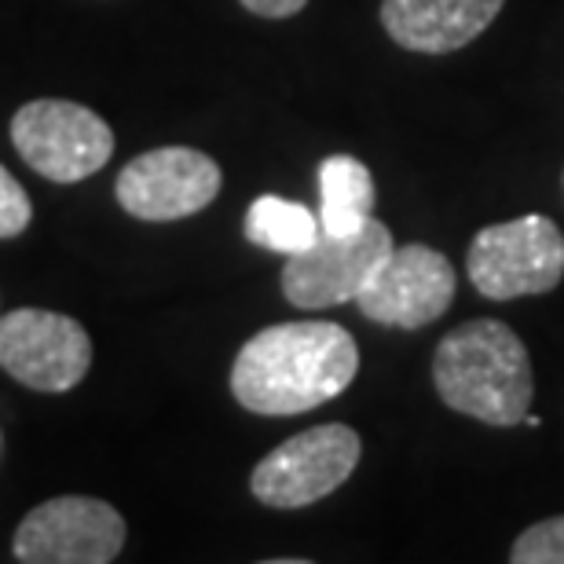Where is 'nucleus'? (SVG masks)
Listing matches in <instances>:
<instances>
[{
  "label": "nucleus",
  "mask_w": 564,
  "mask_h": 564,
  "mask_svg": "<svg viewBox=\"0 0 564 564\" xmlns=\"http://www.w3.org/2000/svg\"><path fill=\"white\" fill-rule=\"evenodd\" d=\"M451 301H455V268L444 253L422 242L392 250L356 297L367 319L400 330L436 323Z\"/></svg>",
  "instance_id": "nucleus-10"
},
{
  "label": "nucleus",
  "mask_w": 564,
  "mask_h": 564,
  "mask_svg": "<svg viewBox=\"0 0 564 564\" xmlns=\"http://www.w3.org/2000/svg\"><path fill=\"white\" fill-rule=\"evenodd\" d=\"M33 220V202L26 195V187L0 165V239H15L30 228Z\"/></svg>",
  "instance_id": "nucleus-15"
},
{
  "label": "nucleus",
  "mask_w": 564,
  "mask_h": 564,
  "mask_svg": "<svg viewBox=\"0 0 564 564\" xmlns=\"http://www.w3.org/2000/svg\"><path fill=\"white\" fill-rule=\"evenodd\" d=\"M397 250L392 231L370 217L356 235H319L308 250L286 257L282 264V293L293 308L319 312L356 301L381 261Z\"/></svg>",
  "instance_id": "nucleus-7"
},
{
  "label": "nucleus",
  "mask_w": 564,
  "mask_h": 564,
  "mask_svg": "<svg viewBox=\"0 0 564 564\" xmlns=\"http://www.w3.org/2000/svg\"><path fill=\"white\" fill-rule=\"evenodd\" d=\"M11 550L22 564H107L126 550V517L93 495H59L22 517Z\"/></svg>",
  "instance_id": "nucleus-8"
},
{
  "label": "nucleus",
  "mask_w": 564,
  "mask_h": 564,
  "mask_svg": "<svg viewBox=\"0 0 564 564\" xmlns=\"http://www.w3.org/2000/svg\"><path fill=\"white\" fill-rule=\"evenodd\" d=\"M433 381L451 411L484 425H521L532 408V359L524 341L499 319H473L436 348Z\"/></svg>",
  "instance_id": "nucleus-2"
},
{
  "label": "nucleus",
  "mask_w": 564,
  "mask_h": 564,
  "mask_svg": "<svg viewBox=\"0 0 564 564\" xmlns=\"http://www.w3.org/2000/svg\"><path fill=\"white\" fill-rule=\"evenodd\" d=\"M11 143L33 173L55 184H77L110 162L115 129L70 99H33L11 118Z\"/></svg>",
  "instance_id": "nucleus-4"
},
{
  "label": "nucleus",
  "mask_w": 564,
  "mask_h": 564,
  "mask_svg": "<svg viewBox=\"0 0 564 564\" xmlns=\"http://www.w3.org/2000/svg\"><path fill=\"white\" fill-rule=\"evenodd\" d=\"M93 367V337L77 319L48 308L0 315V370L33 392H70Z\"/></svg>",
  "instance_id": "nucleus-6"
},
{
  "label": "nucleus",
  "mask_w": 564,
  "mask_h": 564,
  "mask_svg": "<svg viewBox=\"0 0 564 564\" xmlns=\"http://www.w3.org/2000/svg\"><path fill=\"white\" fill-rule=\"evenodd\" d=\"M356 337L337 323H279L253 334L231 367V397L253 414H304L352 386Z\"/></svg>",
  "instance_id": "nucleus-1"
},
{
  "label": "nucleus",
  "mask_w": 564,
  "mask_h": 564,
  "mask_svg": "<svg viewBox=\"0 0 564 564\" xmlns=\"http://www.w3.org/2000/svg\"><path fill=\"white\" fill-rule=\"evenodd\" d=\"M506 0H381V26L400 48L444 55L491 26Z\"/></svg>",
  "instance_id": "nucleus-11"
},
{
  "label": "nucleus",
  "mask_w": 564,
  "mask_h": 564,
  "mask_svg": "<svg viewBox=\"0 0 564 564\" xmlns=\"http://www.w3.org/2000/svg\"><path fill=\"white\" fill-rule=\"evenodd\" d=\"M239 4L261 19H290V15H297L308 0H239Z\"/></svg>",
  "instance_id": "nucleus-16"
},
{
  "label": "nucleus",
  "mask_w": 564,
  "mask_h": 564,
  "mask_svg": "<svg viewBox=\"0 0 564 564\" xmlns=\"http://www.w3.org/2000/svg\"><path fill=\"white\" fill-rule=\"evenodd\" d=\"M513 564H564V517L532 524L528 532L517 535L510 550Z\"/></svg>",
  "instance_id": "nucleus-14"
},
{
  "label": "nucleus",
  "mask_w": 564,
  "mask_h": 564,
  "mask_svg": "<svg viewBox=\"0 0 564 564\" xmlns=\"http://www.w3.org/2000/svg\"><path fill=\"white\" fill-rule=\"evenodd\" d=\"M375 217V180L352 154H330L319 165V224L326 235H356Z\"/></svg>",
  "instance_id": "nucleus-12"
},
{
  "label": "nucleus",
  "mask_w": 564,
  "mask_h": 564,
  "mask_svg": "<svg viewBox=\"0 0 564 564\" xmlns=\"http://www.w3.org/2000/svg\"><path fill=\"white\" fill-rule=\"evenodd\" d=\"M323 235L319 217L301 206V202H286L279 195H261L253 198L250 213H246V239L261 250H272L282 257H293Z\"/></svg>",
  "instance_id": "nucleus-13"
},
{
  "label": "nucleus",
  "mask_w": 564,
  "mask_h": 564,
  "mask_svg": "<svg viewBox=\"0 0 564 564\" xmlns=\"http://www.w3.org/2000/svg\"><path fill=\"white\" fill-rule=\"evenodd\" d=\"M220 165L195 147H154L118 173V206L137 220L169 224L195 217L220 195Z\"/></svg>",
  "instance_id": "nucleus-9"
},
{
  "label": "nucleus",
  "mask_w": 564,
  "mask_h": 564,
  "mask_svg": "<svg viewBox=\"0 0 564 564\" xmlns=\"http://www.w3.org/2000/svg\"><path fill=\"white\" fill-rule=\"evenodd\" d=\"M359 455L364 440L356 429L341 422L304 429L257 462L250 491L272 510H301L341 488L359 466Z\"/></svg>",
  "instance_id": "nucleus-5"
},
{
  "label": "nucleus",
  "mask_w": 564,
  "mask_h": 564,
  "mask_svg": "<svg viewBox=\"0 0 564 564\" xmlns=\"http://www.w3.org/2000/svg\"><path fill=\"white\" fill-rule=\"evenodd\" d=\"M466 272L488 301L550 293L564 279V235L543 213L491 224L469 242Z\"/></svg>",
  "instance_id": "nucleus-3"
}]
</instances>
